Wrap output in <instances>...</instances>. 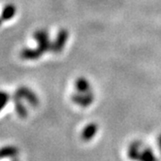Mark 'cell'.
I'll list each match as a JSON object with an SVG mask.
<instances>
[{
	"label": "cell",
	"mask_w": 161,
	"mask_h": 161,
	"mask_svg": "<svg viewBox=\"0 0 161 161\" xmlns=\"http://www.w3.org/2000/svg\"><path fill=\"white\" fill-rule=\"evenodd\" d=\"M33 38L38 43L39 50L45 53L52 51V42L49 38V33L46 29H39L33 33Z\"/></svg>",
	"instance_id": "6da1fadb"
},
{
	"label": "cell",
	"mask_w": 161,
	"mask_h": 161,
	"mask_svg": "<svg viewBox=\"0 0 161 161\" xmlns=\"http://www.w3.org/2000/svg\"><path fill=\"white\" fill-rule=\"evenodd\" d=\"M15 94L21 99H25L32 107H38L39 105V98L37 97V95L26 86H19L16 90Z\"/></svg>",
	"instance_id": "7a4b0ae2"
},
{
	"label": "cell",
	"mask_w": 161,
	"mask_h": 161,
	"mask_svg": "<svg viewBox=\"0 0 161 161\" xmlns=\"http://www.w3.org/2000/svg\"><path fill=\"white\" fill-rule=\"evenodd\" d=\"M67 39H68V31L66 29H60L58 32H57L55 40L52 44L51 52H53L54 53H60L64 48V46L67 42Z\"/></svg>",
	"instance_id": "3957f363"
},
{
	"label": "cell",
	"mask_w": 161,
	"mask_h": 161,
	"mask_svg": "<svg viewBox=\"0 0 161 161\" xmlns=\"http://www.w3.org/2000/svg\"><path fill=\"white\" fill-rule=\"evenodd\" d=\"M44 54L39 48L37 47L36 49L32 48H24L20 52V57L22 59L25 60H35L41 57V55Z\"/></svg>",
	"instance_id": "277c9868"
},
{
	"label": "cell",
	"mask_w": 161,
	"mask_h": 161,
	"mask_svg": "<svg viewBox=\"0 0 161 161\" xmlns=\"http://www.w3.org/2000/svg\"><path fill=\"white\" fill-rule=\"evenodd\" d=\"M14 103H15V107H16V112L19 116L21 118V119H25L27 117V110L25 108V106L21 103V98H19L18 95L14 94L13 97H12Z\"/></svg>",
	"instance_id": "5b68a950"
},
{
	"label": "cell",
	"mask_w": 161,
	"mask_h": 161,
	"mask_svg": "<svg viewBox=\"0 0 161 161\" xmlns=\"http://www.w3.org/2000/svg\"><path fill=\"white\" fill-rule=\"evenodd\" d=\"M72 100L76 103L78 105H80L83 107H86L87 105L90 104L91 100H92V96L89 93H86V94H74L72 96Z\"/></svg>",
	"instance_id": "8992f818"
},
{
	"label": "cell",
	"mask_w": 161,
	"mask_h": 161,
	"mask_svg": "<svg viewBox=\"0 0 161 161\" xmlns=\"http://www.w3.org/2000/svg\"><path fill=\"white\" fill-rule=\"evenodd\" d=\"M19 153V151L16 147L7 146L0 148V159L6 157H16Z\"/></svg>",
	"instance_id": "52a82bcc"
},
{
	"label": "cell",
	"mask_w": 161,
	"mask_h": 161,
	"mask_svg": "<svg viewBox=\"0 0 161 161\" xmlns=\"http://www.w3.org/2000/svg\"><path fill=\"white\" fill-rule=\"evenodd\" d=\"M16 7L15 5L13 4H8L6 5L3 10H2V12H1V18L2 20H9L11 19L12 18H14V16L16 15Z\"/></svg>",
	"instance_id": "ba28073f"
},
{
	"label": "cell",
	"mask_w": 161,
	"mask_h": 161,
	"mask_svg": "<svg viewBox=\"0 0 161 161\" xmlns=\"http://www.w3.org/2000/svg\"><path fill=\"white\" fill-rule=\"evenodd\" d=\"M76 88L80 93H86L88 92V90L90 89V86L85 78H79L76 80Z\"/></svg>",
	"instance_id": "9c48e42d"
},
{
	"label": "cell",
	"mask_w": 161,
	"mask_h": 161,
	"mask_svg": "<svg viewBox=\"0 0 161 161\" xmlns=\"http://www.w3.org/2000/svg\"><path fill=\"white\" fill-rule=\"evenodd\" d=\"M94 131H95V126L94 125H88L87 127L84 130V132H83V136H82L83 139L84 140L90 139V138L93 136Z\"/></svg>",
	"instance_id": "30bf717a"
},
{
	"label": "cell",
	"mask_w": 161,
	"mask_h": 161,
	"mask_svg": "<svg viewBox=\"0 0 161 161\" xmlns=\"http://www.w3.org/2000/svg\"><path fill=\"white\" fill-rule=\"evenodd\" d=\"M10 99V95L5 91H0V111H1L6 105Z\"/></svg>",
	"instance_id": "8fae6325"
},
{
	"label": "cell",
	"mask_w": 161,
	"mask_h": 161,
	"mask_svg": "<svg viewBox=\"0 0 161 161\" xmlns=\"http://www.w3.org/2000/svg\"><path fill=\"white\" fill-rule=\"evenodd\" d=\"M1 24H2V19L0 18V25H1Z\"/></svg>",
	"instance_id": "7c38bea8"
},
{
	"label": "cell",
	"mask_w": 161,
	"mask_h": 161,
	"mask_svg": "<svg viewBox=\"0 0 161 161\" xmlns=\"http://www.w3.org/2000/svg\"><path fill=\"white\" fill-rule=\"evenodd\" d=\"M13 161H19V160H17V159H14Z\"/></svg>",
	"instance_id": "4fadbf2b"
}]
</instances>
